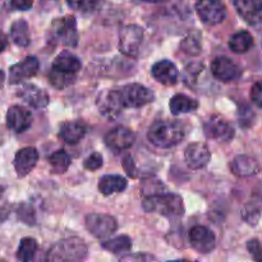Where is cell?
Returning <instances> with one entry per match:
<instances>
[{
  "label": "cell",
  "mask_w": 262,
  "mask_h": 262,
  "mask_svg": "<svg viewBox=\"0 0 262 262\" xmlns=\"http://www.w3.org/2000/svg\"><path fill=\"white\" fill-rule=\"evenodd\" d=\"M8 42H9L8 41V36L3 31H0V53H3L8 48Z\"/></svg>",
  "instance_id": "bcb514c9"
},
{
  "label": "cell",
  "mask_w": 262,
  "mask_h": 262,
  "mask_svg": "<svg viewBox=\"0 0 262 262\" xmlns=\"http://www.w3.org/2000/svg\"><path fill=\"white\" fill-rule=\"evenodd\" d=\"M96 106L100 114L107 119H115L125 107L119 90H106L100 92L96 99Z\"/></svg>",
  "instance_id": "9c48e42d"
},
{
  "label": "cell",
  "mask_w": 262,
  "mask_h": 262,
  "mask_svg": "<svg viewBox=\"0 0 262 262\" xmlns=\"http://www.w3.org/2000/svg\"><path fill=\"white\" fill-rule=\"evenodd\" d=\"M211 159V152L209 147L202 142H193L188 145L184 151V160L188 168L193 170L205 168L210 163Z\"/></svg>",
  "instance_id": "5bb4252c"
},
{
  "label": "cell",
  "mask_w": 262,
  "mask_h": 262,
  "mask_svg": "<svg viewBox=\"0 0 262 262\" xmlns=\"http://www.w3.org/2000/svg\"><path fill=\"white\" fill-rule=\"evenodd\" d=\"M233 174L241 178H248L260 173L261 165L255 158L248 155H238L235 156L230 164Z\"/></svg>",
  "instance_id": "44dd1931"
},
{
  "label": "cell",
  "mask_w": 262,
  "mask_h": 262,
  "mask_svg": "<svg viewBox=\"0 0 262 262\" xmlns=\"http://www.w3.org/2000/svg\"><path fill=\"white\" fill-rule=\"evenodd\" d=\"M89 255V248L81 238L72 237L59 241L49 250L46 258L51 262L83 261Z\"/></svg>",
  "instance_id": "3957f363"
},
{
  "label": "cell",
  "mask_w": 262,
  "mask_h": 262,
  "mask_svg": "<svg viewBox=\"0 0 262 262\" xmlns=\"http://www.w3.org/2000/svg\"><path fill=\"white\" fill-rule=\"evenodd\" d=\"M189 242L199 253H210L216 247V237L209 228L196 225L189 230Z\"/></svg>",
  "instance_id": "30bf717a"
},
{
  "label": "cell",
  "mask_w": 262,
  "mask_h": 262,
  "mask_svg": "<svg viewBox=\"0 0 262 262\" xmlns=\"http://www.w3.org/2000/svg\"><path fill=\"white\" fill-rule=\"evenodd\" d=\"M253 41L252 35L248 31H238L234 35L230 36L229 38V49L235 54H245L250 51L253 48Z\"/></svg>",
  "instance_id": "484cf974"
},
{
  "label": "cell",
  "mask_w": 262,
  "mask_h": 262,
  "mask_svg": "<svg viewBox=\"0 0 262 262\" xmlns=\"http://www.w3.org/2000/svg\"><path fill=\"white\" fill-rule=\"evenodd\" d=\"M17 95L19 99H22L30 106L35 107V109H42L49 105V95L45 90L41 87L36 86L32 83H25L18 89Z\"/></svg>",
  "instance_id": "e0dca14e"
},
{
  "label": "cell",
  "mask_w": 262,
  "mask_h": 262,
  "mask_svg": "<svg viewBox=\"0 0 262 262\" xmlns=\"http://www.w3.org/2000/svg\"><path fill=\"white\" fill-rule=\"evenodd\" d=\"M67 4L77 12L91 14L101 7L102 0H67Z\"/></svg>",
  "instance_id": "836d02e7"
},
{
  "label": "cell",
  "mask_w": 262,
  "mask_h": 262,
  "mask_svg": "<svg viewBox=\"0 0 262 262\" xmlns=\"http://www.w3.org/2000/svg\"><path fill=\"white\" fill-rule=\"evenodd\" d=\"M71 156L68 155L67 151H64L63 148L55 151V152L51 154L49 156V164L53 168L54 173L56 174H63L68 170V168L71 166Z\"/></svg>",
  "instance_id": "4dcf8cb0"
},
{
  "label": "cell",
  "mask_w": 262,
  "mask_h": 262,
  "mask_svg": "<svg viewBox=\"0 0 262 262\" xmlns=\"http://www.w3.org/2000/svg\"><path fill=\"white\" fill-rule=\"evenodd\" d=\"M211 73L217 81L232 82L242 76V69L228 56H217L211 63Z\"/></svg>",
  "instance_id": "8fae6325"
},
{
  "label": "cell",
  "mask_w": 262,
  "mask_h": 262,
  "mask_svg": "<svg viewBox=\"0 0 262 262\" xmlns=\"http://www.w3.org/2000/svg\"><path fill=\"white\" fill-rule=\"evenodd\" d=\"M87 133V127L82 122L78 120H72V122H64L60 125L59 136L61 140L68 145H77L83 140Z\"/></svg>",
  "instance_id": "7402d4cb"
},
{
  "label": "cell",
  "mask_w": 262,
  "mask_h": 262,
  "mask_svg": "<svg viewBox=\"0 0 262 262\" xmlns=\"http://www.w3.org/2000/svg\"><path fill=\"white\" fill-rule=\"evenodd\" d=\"M207 137L219 142H230L234 138V128L228 120L220 117H211L204 125Z\"/></svg>",
  "instance_id": "7c38bea8"
},
{
  "label": "cell",
  "mask_w": 262,
  "mask_h": 262,
  "mask_svg": "<svg viewBox=\"0 0 262 262\" xmlns=\"http://www.w3.org/2000/svg\"><path fill=\"white\" fill-rule=\"evenodd\" d=\"M38 161V152L35 147H25L20 148L14 156L13 165L14 170L19 178L28 176Z\"/></svg>",
  "instance_id": "d6986e66"
},
{
  "label": "cell",
  "mask_w": 262,
  "mask_h": 262,
  "mask_svg": "<svg viewBox=\"0 0 262 262\" xmlns=\"http://www.w3.org/2000/svg\"><path fill=\"white\" fill-rule=\"evenodd\" d=\"M141 189H142L143 196L148 197V196H155V194L164 193V191H165V186H164L158 178H148V179H143Z\"/></svg>",
  "instance_id": "e575fe53"
},
{
  "label": "cell",
  "mask_w": 262,
  "mask_h": 262,
  "mask_svg": "<svg viewBox=\"0 0 262 262\" xmlns=\"http://www.w3.org/2000/svg\"><path fill=\"white\" fill-rule=\"evenodd\" d=\"M143 42V30L138 25H128L120 31L119 50L128 58H136L140 54Z\"/></svg>",
  "instance_id": "5b68a950"
},
{
  "label": "cell",
  "mask_w": 262,
  "mask_h": 262,
  "mask_svg": "<svg viewBox=\"0 0 262 262\" xmlns=\"http://www.w3.org/2000/svg\"><path fill=\"white\" fill-rule=\"evenodd\" d=\"M181 49L191 56H197L202 53V40L201 33L199 31L193 30L186 35V37L182 40Z\"/></svg>",
  "instance_id": "f1b7e54d"
},
{
  "label": "cell",
  "mask_w": 262,
  "mask_h": 262,
  "mask_svg": "<svg viewBox=\"0 0 262 262\" xmlns=\"http://www.w3.org/2000/svg\"><path fill=\"white\" fill-rule=\"evenodd\" d=\"M128 186V182L124 177L118 176V174H109L100 178L99 181V191L104 196H110L114 193H120L124 191Z\"/></svg>",
  "instance_id": "603a6c76"
},
{
  "label": "cell",
  "mask_w": 262,
  "mask_h": 262,
  "mask_svg": "<svg viewBox=\"0 0 262 262\" xmlns=\"http://www.w3.org/2000/svg\"><path fill=\"white\" fill-rule=\"evenodd\" d=\"M123 168H124L125 173L130 177V178H137L138 177V170L137 166H136L135 161H133L132 156L125 155L123 159Z\"/></svg>",
  "instance_id": "b9f144b4"
},
{
  "label": "cell",
  "mask_w": 262,
  "mask_h": 262,
  "mask_svg": "<svg viewBox=\"0 0 262 262\" xmlns=\"http://www.w3.org/2000/svg\"><path fill=\"white\" fill-rule=\"evenodd\" d=\"M3 82H4V73L3 71H0V87L3 86Z\"/></svg>",
  "instance_id": "7dc6e473"
},
{
  "label": "cell",
  "mask_w": 262,
  "mask_h": 262,
  "mask_svg": "<svg viewBox=\"0 0 262 262\" xmlns=\"http://www.w3.org/2000/svg\"><path fill=\"white\" fill-rule=\"evenodd\" d=\"M38 68H40V61L36 56H27L19 63L14 64L9 69V83L17 84L20 83L25 79L31 78L36 76Z\"/></svg>",
  "instance_id": "2e32d148"
},
{
  "label": "cell",
  "mask_w": 262,
  "mask_h": 262,
  "mask_svg": "<svg viewBox=\"0 0 262 262\" xmlns=\"http://www.w3.org/2000/svg\"><path fill=\"white\" fill-rule=\"evenodd\" d=\"M81 60L76 55L68 53V51H63V53H60L54 59L51 68L64 72V73L77 74L79 72V69H81Z\"/></svg>",
  "instance_id": "cb8c5ba5"
},
{
  "label": "cell",
  "mask_w": 262,
  "mask_h": 262,
  "mask_svg": "<svg viewBox=\"0 0 262 262\" xmlns=\"http://www.w3.org/2000/svg\"><path fill=\"white\" fill-rule=\"evenodd\" d=\"M102 164H104V161H102V156L100 155L99 152H94L91 154L86 160H84L83 166L84 169H87V170L96 171L97 169L101 168Z\"/></svg>",
  "instance_id": "74e56055"
},
{
  "label": "cell",
  "mask_w": 262,
  "mask_h": 262,
  "mask_svg": "<svg viewBox=\"0 0 262 262\" xmlns=\"http://www.w3.org/2000/svg\"><path fill=\"white\" fill-rule=\"evenodd\" d=\"M262 214V205L261 200H251L247 204L243 206L242 210V219L245 220L247 224L257 225L258 220H260Z\"/></svg>",
  "instance_id": "f546056e"
},
{
  "label": "cell",
  "mask_w": 262,
  "mask_h": 262,
  "mask_svg": "<svg viewBox=\"0 0 262 262\" xmlns=\"http://www.w3.org/2000/svg\"><path fill=\"white\" fill-rule=\"evenodd\" d=\"M84 225H86L87 230L99 239L110 237L118 229V223L115 217L107 214H97V212L87 215Z\"/></svg>",
  "instance_id": "ba28073f"
},
{
  "label": "cell",
  "mask_w": 262,
  "mask_h": 262,
  "mask_svg": "<svg viewBox=\"0 0 262 262\" xmlns=\"http://www.w3.org/2000/svg\"><path fill=\"white\" fill-rule=\"evenodd\" d=\"M205 66L202 63H191L187 66L186 73H184V81L188 84H193L197 81V77L204 71Z\"/></svg>",
  "instance_id": "8d00e7d4"
},
{
  "label": "cell",
  "mask_w": 262,
  "mask_h": 262,
  "mask_svg": "<svg viewBox=\"0 0 262 262\" xmlns=\"http://www.w3.org/2000/svg\"><path fill=\"white\" fill-rule=\"evenodd\" d=\"M251 100L256 106L262 109V81L256 82L251 89Z\"/></svg>",
  "instance_id": "60d3db41"
},
{
  "label": "cell",
  "mask_w": 262,
  "mask_h": 262,
  "mask_svg": "<svg viewBox=\"0 0 262 262\" xmlns=\"http://www.w3.org/2000/svg\"><path fill=\"white\" fill-rule=\"evenodd\" d=\"M105 145L115 151L127 150L132 147L136 141V135L127 127H118L112 129L105 136Z\"/></svg>",
  "instance_id": "ac0fdd59"
},
{
  "label": "cell",
  "mask_w": 262,
  "mask_h": 262,
  "mask_svg": "<svg viewBox=\"0 0 262 262\" xmlns=\"http://www.w3.org/2000/svg\"><path fill=\"white\" fill-rule=\"evenodd\" d=\"M235 10L251 26L262 25V0H233Z\"/></svg>",
  "instance_id": "4fadbf2b"
},
{
  "label": "cell",
  "mask_w": 262,
  "mask_h": 262,
  "mask_svg": "<svg viewBox=\"0 0 262 262\" xmlns=\"http://www.w3.org/2000/svg\"><path fill=\"white\" fill-rule=\"evenodd\" d=\"M142 2H146V3H161L163 0H142Z\"/></svg>",
  "instance_id": "c3c4849f"
},
{
  "label": "cell",
  "mask_w": 262,
  "mask_h": 262,
  "mask_svg": "<svg viewBox=\"0 0 262 262\" xmlns=\"http://www.w3.org/2000/svg\"><path fill=\"white\" fill-rule=\"evenodd\" d=\"M169 107L173 115L187 114L199 109V101L183 94H177L169 101Z\"/></svg>",
  "instance_id": "d4e9b609"
},
{
  "label": "cell",
  "mask_w": 262,
  "mask_h": 262,
  "mask_svg": "<svg viewBox=\"0 0 262 262\" xmlns=\"http://www.w3.org/2000/svg\"><path fill=\"white\" fill-rule=\"evenodd\" d=\"M37 242L33 238H23L19 243V247L17 251V258L22 262H30L35 258L36 252H37Z\"/></svg>",
  "instance_id": "1f68e13d"
},
{
  "label": "cell",
  "mask_w": 262,
  "mask_h": 262,
  "mask_svg": "<svg viewBox=\"0 0 262 262\" xmlns=\"http://www.w3.org/2000/svg\"><path fill=\"white\" fill-rule=\"evenodd\" d=\"M142 207L146 212L163 215L169 217H179L184 214V204L181 196L174 193H160L145 197Z\"/></svg>",
  "instance_id": "7a4b0ae2"
},
{
  "label": "cell",
  "mask_w": 262,
  "mask_h": 262,
  "mask_svg": "<svg viewBox=\"0 0 262 262\" xmlns=\"http://www.w3.org/2000/svg\"><path fill=\"white\" fill-rule=\"evenodd\" d=\"M142 260V261H145V260H155V257H154V256H151V255H142V253H140V255H137V256H124V257H122V260Z\"/></svg>",
  "instance_id": "ee69618b"
},
{
  "label": "cell",
  "mask_w": 262,
  "mask_h": 262,
  "mask_svg": "<svg viewBox=\"0 0 262 262\" xmlns=\"http://www.w3.org/2000/svg\"><path fill=\"white\" fill-rule=\"evenodd\" d=\"M247 250L255 261L262 262V245L258 239H250L247 242Z\"/></svg>",
  "instance_id": "f35d334b"
},
{
  "label": "cell",
  "mask_w": 262,
  "mask_h": 262,
  "mask_svg": "<svg viewBox=\"0 0 262 262\" xmlns=\"http://www.w3.org/2000/svg\"><path fill=\"white\" fill-rule=\"evenodd\" d=\"M10 37L13 42L19 48H27L31 43V35L28 23L25 19H17L10 27Z\"/></svg>",
  "instance_id": "4316f807"
},
{
  "label": "cell",
  "mask_w": 262,
  "mask_h": 262,
  "mask_svg": "<svg viewBox=\"0 0 262 262\" xmlns=\"http://www.w3.org/2000/svg\"><path fill=\"white\" fill-rule=\"evenodd\" d=\"M49 82L56 90H64L76 82V74L64 73V72L51 68L50 73H49Z\"/></svg>",
  "instance_id": "d6a6232c"
},
{
  "label": "cell",
  "mask_w": 262,
  "mask_h": 262,
  "mask_svg": "<svg viewBox=\"0 0 262 262\" xmlns=\"http://www.w3.org/2000/svg\"><path fill=\"white\" fill-rule=\"evenodd\" d=\"M125 107H142L155 100V94L148 87L140 83H130L119 90Z\"/></svg>",
  "instance_id": "52a82bcc"
},
{
  "label": "cell",
  "mask_w": 262,
  "mask_h": 262,
  "mask_svg": "<svg viewBox=\"0 0 262 262\" xmlns=\"http://www.w3.org/2000/svg\"><path fill=\"white\" fill-rule=\"evenodd\" d=\"M184 136L186 130L183 124L177 120H158L147 132L148 141L160 148H170L179 145Z\"/></svg>",
  "instance_id": "6da1fadb"
},
{
  "label": "cell",
  "mask_w": 262,
  "mask_h": 262,
  "mask_svg": "<svg viewBox=\"0 0 262 262\" xmlns=\"http://www.w3.org/2000/svg\"><path fill=\"white\" fill-rule=\"evenodd\" d=\"M151 74L159 83L164 86H174L178 82L179 72L173 61L164 59L154 64L151 68Z\"/></svg>",
  "instance_id": "ffe728a7"
},
{
  "label": "cell",
  "mask_w": 262,
  "mask_h": 262,
  "mask_svg": "<svg viewBox=\"0 0 262 262\" xmlns=\"http://www.w3.org/2000/svg\"><path fill=\"white\" fill-rule=\"evenodd\" d=\"M48 41L53 45L63 43V45L74 48L78 43V31H77V20L72 15L56 18L51 22L48 31Z\"/></svg>",
  "instance_id": "277c9868"
},
{
  "label": "cell",
  "mask_w": 262,
  "mask_h": 262,
  "mask_svg": "<svg viewBox=\"0 0 262 262\" xmlns=\"http://www.w3.org/2000/svg\"><path fill=\"white\" fill-rule=\"evenodd\" d=\"M255 119V114L251 110V107L245 106L239 109V123L242 127H250Z\"/></svg>",
  "instance_id": "ab89813d"
},
{
  "label": "cell",
  "mask_w": 262,
  "mask_h": 262,
  "mask_svg": "<svg viewBox=\"0 0 262 262\" xmlns=\"http://www.w3.org/2000/svg\"><path fill=\"white\" fill-rule=\"evenodd\" d=\"M101 246L104 250L109 251L114 255L123 256L125 253H129V251L132 250V241L128 235H118V237L102 242Z\"/></svg>",
  "instance_id": "83f0119b"
},
{
  "label": "cell",
  "mask_w": 262,
  "mask_h": 262,
  "mask_svg": "<svg viewBox=\"0 0 262 262\" xmlns=\"http://www.w3.org/2000/svg\"><path fill=\"white\" fill-rule=\"evenodd\" d=\"M3 191H4V188H3V187H0V194L3 193Z\"/></svg>",
  "instance_id": "681fc988"
},
{
  "label": "cell",
  "mask_w": 262,
  "mask_h": 262,
  "mask_svg": "<svg viewBox=\"0 0 262 262\" xmlns=\"http://www.w3.org/2000/svg\"><path fill=\"white\" fill-rule=\"evenodd\" d=\"M32 125L30 110L19 105H13L7 112V127L15 133H23Z\"/></svg>",
  "instance_id": "9a60e30c"
},
{
  "label": "cell",
  "mask_w": 262,
  "mask_h": 262,
  "mask_svg": "<svg viewBox=\"0 0 262 262\" xmlns=\"http://www.w3.org/2000/svg\"><path fill=\"white\" fill-rule=\"evenodd\" d=\"M59 3V0H40L41 8L43 10H50L53 9L54 7H56V4Z\"/></svg>",
  "instance_id": "f6af8a7d"
},
{
  "label": "cell",
  "mask_w": 262,
  "mask_h": 262,
  "mask_svg": "<svg viewBox=\"0 0 262 262\" xmlns=\"http://www.w3.org/2000/svg\"><path fill=\"white\" fill-rule=\"evenodd\" d=\"M10 5L15 10H30L33 5V0H10Z\"/></svg>",
  "instance_id": "7bdbcfd3"
},
{
  "label": "cell",
  "mask_w": 262,
  "mask_h": 262,
  "mask_svg": "<svg viewBox=\"0 0 262 262\" xmlns=\"http://www.w3.org/2000/svg\"><path fill=\"white\" fill-rule=\"evenodd\" d=\"M17 216L20 222H23L27 225H35L36 215L35 210L32 206L27 204H20L17 209Z\"/></svg>",
  "instance_id": "d590c367"
},
{
  "label": "cell",
  "mask_w": 262,
  "mask_h": 262,
  "mask_svg": "<svg viewBox=\"0 0 262 262\" xmlns=\"http://www.w3.org/2000/svg\"><path fill=\"white\" fill-rule=\"evenodd\" d=\"M196 12L201 22L207 26L220 25L227 17V8L222 0H197Z\"/></svg>",
  "instance_id": "8992f818"
}]
</instances>
